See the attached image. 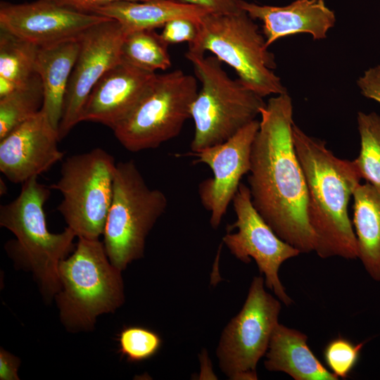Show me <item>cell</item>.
<instances>
[{"mask_svg": "<svg viewBox=\"0 0 380 380\" xmlns=\"http://www.w3.org/2000/svg\"><path fill=\"white\" fill-rule=\"evenodd\" d=\"M109 19L73 10L52 0L0 4V29L39 47L78 38L92 26Z\"/></svg>", "mask_w": 380, "mask_h": 380, "instance_id": "obj_14", "label": "cell"}, {"mask_svg": "<svg viewBox=\"0 0 380 380\" xmlns=\"http://www.w3.org/2000/svg\"><path fill=\"white\" fill-rule=\"evenodd\" d=\"M260 127L254 120L223 143L202 150L190 152L195 163L210 167L213 176L198 186L203 206L210 212V223L217 228L236 193L241 179L248 174L251 146Z\"/></svg>", "mask_w": 380, "mask_h": 380, "instance_id": "obj_13", "label": "cell"}, {"mask_svg": "<svg viewBox=\"0 0 380 380\" xmlns=\"http://www.w3.org/2000/svg\"><path fill=\"white\" fill-rule=\"evenodd\" d=\"M198 92L197 80L181 70L156 74L130 113L113 129L129 151L155 148L177 137Z\"/></svg>", "mask_w": 380, "mask_h": 380, "instance_id": "obj_8", "label": "cell"}, {"mask_svg": "<svg viewBox=\"0 0 380 380\" xmlns=\"http://www.w3.org/2000/svg\"><path fill=\"white\" fill-rule=\"evenodd\" d=\"M251 152V201L276 234L300 253L315 251L308 218V189L292 137L293 103L288 93L270 98L260 110Z\"/></svg>", "mask_w": 380, "mask_h": 380, "instance_id": "obj_1", "label": "cell"}, {"mask_svg": "<svg viewBox=\"0 0 380 380\" xmlns=\"http://www.w3.org/2000/svg\"><path fill=\"white\" fill-rule=\"evenodd\" d=\"M56 3L73 10L87 13H93L94 11L106 5L117 1H147L153 0H52Z\"/></svg>", "mask_w": 380, "mask_h": 380, "instance_id": "obj_30", "label": "cell"}, {"mask_svg": "<svg viewBox=\"0 0 380 380\" xmlns=\"http://www.w3.org/2000/svg\"><path fill=\"white\" fill-rule=\"evenodd\" d=\"M50 194L49 186L34 177L23 183L13 201L0 208L1 227L16 237L8 253L32 273L47 300L59 290L58 266L72 251L77 236L68 227L58 234L49 231L44 206Z\"/></svg>", "mask_w": 380, "mask_h": 380, "instance_id": "obj_4", "label": "cell"}, {"mask_svg": "<svg viewBox=\"0 0 380 380\" xmlns=\"http://www.w3.org/2000/svg\"><path fill=\"white\" fill-rule=\"evenodd\" d=\"M1 184L2 186H3V187H4V186H5V184H4V182H3V184H2V181H1ZM1 190H2V189H1ZM2 191H3V194H4L5 193V191H4V189H3V190H2V191H1V194H2Z\"/></svg>", "mask_w": 380, "mask_h": 380, "instance_id": "obj_33", "label": "cell"}, {"mask_svg": "<svg viewBox=\"0 0 380 380\" xmlns=\"http://www.w3.org/2000/svg\"><path fill=\"white\" fill-rule=\"evenodd\" d=\"M209 13L213 12L182 0H153L117 1L96 9L93 13L117 20L126 32L129 33L155 30L179 18L198 22Z\"/></svg>", "mask_w": 380, "mask_h": 380, "instance_id": "obj_20", "label": "cell"}, {"mask_svg": "<svg viewBox=\"0 0 380 380\" xmlns=\"http://www.w3.org/2000/svg\"><path fill=\"white\" fill-rule=\"evenodd\" d=\"M122 271L110 261L103 243L78 238L70 256L58 266L55 296L61 322L70 332L91 331L97 317L124 303Z\"/></svg>", "mask_w": 380, "mask_h": 380, "instance_id": "obj_3", "label": "cell"}, {"mask_svg": "<svg viewBox=\"0 0 380 380\" xmlns=\"http://www.w3.org/2000/svg\"><path fill=\"white\" fill-rule=\"evenodd\" d=\"M264 284L262 276L253 277L241 310L222 331L217 357L230 379H258L257 365L279 323L281 301L267 293Z\"/></svg>", "mask_w": 380, "mask_h": 380, "instance_id": "obj_10", "label": "cell"}, {"mask_svg": "<svg viewBox=\"0 0 380 380\" xmlns=\"http://www.w3.org/2000/svg\"><path fill=\"white\" fill-rule=\"evenodd\" d=\"M361 94L380 103V65L365 70L357 80Z\"/></svg>", "mask_w": 380, "mask_h": 380, "instance_id": "obj_29", "label": "cell"}, {"mask_svg": "<svg viewBox=\"0 0 380 380\" xmlns=\"http://www.w3.org/2000/svg\"><path fill=\"white\" fill-rule=\"evenodd\" d=\"M127 34L117 20L109 19L80 35V50L68 82L58 129L60 140L80 122L84 106L95 84L122 60V46Z\"/></svg>", "mask_w": 380, "mask_h": 380, "instance_id": "obj_12", "label": "cell"}, {"mask_svg": "<svg viewBox=\"0 0 380 380\" xmlns=\"http://www.w3.org/2000/svg\"><path fill=\"white\" fill-rule=\"evenodd\" d=\"M292 137L307 185L314 251L323 259H357V242L348 203L362 177L354 160L336 157L324 141L309 136L295 124Z\"/></svg>", "mask_w": 380, "mask_h": 380, "instance_id": "obj_2", "label": "cell"}, {"mask_svg": "<svg viewBox=\"0 0 380 380\" xmlns=\"http://www.w3.org/2000/svg\"><path fill=\"white\" fill-rule=\"evenodd\" d=\"M366 342L355 343L342 336L326 345L323 356L329 370L339 379L347 378L356 366Z\"/></svg>", "mask_w": 380, "mask_h": 380, "instance_id": "obj_27", "label": "cell"}, {"mask_svg": "<svg viewBox=\"0 0 380 380\" xmlns=\"http://www.w3.org/2000/svg\"><path fill=\"white\" fill-rule=\"evenodd\" d=\"M357 122L360 149L354 162L362 179L380 188V115L359 111Z\"/></svg>", "mask_w": 380, "mask_h": 380, "instance_id": "obj_25", "label": "cell"}, {"mask_svg": "<svg viewBox=\"0 0 380 380\" xmlns=\"http://www.w3.org/2000/svg\"><path fill=\"white\" fill-rule=\"evenodd\" d=\"M167 206L165 194L148 187L134 160L116 164L103 246L121 271L144 257L146 239Z\"/></svg>", "mask_w": 380, "mask_h": 380, "instance_id": "obj_7", "label": "cell"}, {"mask_svg": "<svg viewBox=\"0 0 380 380\" xmlns=\"http://www.w3.org/2000/svg\"><path fill=\"white\" fill-rule=\"evenodd\" d=\"M116 164L113 156L100 148L73 155L63 163L58 182L49 186L61 193L58 210L78 238L99 239L103 235Z\"/></svg>", "mask_w": 380, "mask_h": 380, "instance_id": "obj_9", "label": "cell"}, {"mask_svg": "<svg viewBox=\"0 0 380 380\" xmlns=\"http://www.w3.org/2000/svg\"><path fill=\"white\" fill-rule=\"evenodd\" d=\"M79 50L80 37L39 49L36 70L44 91L41 110L57 132L68 82Z\"/></svg>", "mask_w": 380, "mask_h": 380, "instance_id": "obj_19", "label": "cell"}, {"mask_svg": "<svg viewBox=\"0 0 380 380\" xmlns=\"http://www.w3.org/2000/svg\"><path fill=\"white\" fill-rule=\"evenodd\" d=\"M203 7L213 13H232L241 10L239 0H182Z\"/></svg>", "mask_w": 380, "mask_h": 380, "instance_id": "obj_31", "label": "cell"}, {"mask_svg": "<svg viewBox=\"0 0 380 380\" xmlns=\"http://www.w3.org/2000/svg\"><path fill=\"white\" fill-rule=\"evenodd\" d=\"M239 5L251 18L262 23L268 47L281 38L298 33L310 34L315 40L324 39L336 23L335 13L324 0H295L282 6L239 0Z\"/></svg>", "mask_w": 380, "mask_h": 380, "instance_id": "obj_17", "label": "cell"}, {"mask_svg": "<svg viewBox=\"0 0 380 380\" xmlns=\"http://www.w3.org/2000/svg\"><path fill=\"white\" fill-rule=\"evenodd\" d=\"M264 365L270 372H280L295 380H338L312 353L308 336L279 323L270 338Z\"/></svg>", "mask_w": 380, "mask_h": 380, "instance_id": "obj_18", "label": "cell"}, {"mask_svg": "<svg viewBox=\"0 0 380 380\" xmlns=\"http://www.w3.org/2000/svg\"><path fill=\"white\" fill-rule=\"evenodd\" d=\"M353 196L357 258L368 275L380 281V188L360 184Z\"/></svg>", "mask_w": 380, "mask_h": 380, "instance_id": "obj_21", "label": "cell"}, {"mask_svg": "<svg viewBox=\"0 0 380 380\" xmlns=\"http://www.w3.org/2000/svg\"><path fill=\"white\" fill-rule=\"evenodd\" d=\"M198 32V22L189 18H179L167 22L163 27L160 35L168 44L193 43Z\"/></svg>", "mask_w": 380, "mask_h": 380, "instance_id": "obj_28", "label": "cell"}, {"mask_svg": "<svg viewBox=\"0 0 380 380\" xmlns=\"http://www.w3.org/2000/svg\"><path fill=\"white\" fill-rule=\"evenodd\" d=\"M20 360L4 348L0 349V379L19 380L18 374Z\"/></svg>", "mask_w": 380, "mask_h": 380, "instance_id": "obj_32", "label": "cell"}, {"mask_svg": "<svg viewBox=\"0 0 380 380\" xmlns=\"http://www.w3.org/2000/svg\"><path fill=\"white\" fill-rule=\"evenodd\" d=\"M43 103L44 91L38 74L0 97V139L40 111Z\"/></svg>", "mask_w": 380, "mask_h": 380, "instance_id": "obj_24", "label": "cell"}, {"mask_svg": "<svg viewBox=\"0 0 380 380\" xmlns=\"http://www.w3.org/2000/svg\"><path fill=\"white\" fill-rule=\"evenodd\" d=\"M119 352L132 362L148 360L160 350L162 340L155 331L139 326L124 327L118 334Z\"/></svg>", "mask_w": 380, "mask_h": 380, "instance_id": "obj_26", "label": "cell"}, {"mask_svg": "<svg viewBox=\"0 0 380 380\" xmlns=\"http://www.w3.org/2000/svg\"><path fill=\"white\" fill-rule=\"evenodd\" d=\"M168 45L155 30L134 31L123 41L122 59L148 72L165 70L172 65Z\"/></svg>", "mask_w": 380, "mask_h": 380, "instance_id": "obj_23", "label": "cell"}, {"mask_svg": "<svg viewBox=\"0 0 380 380\" xmlns=\"http://www.w3.org/2000/svg\"><path fill=\"white\" fill-rule=\"evenodd\" d=\"M56 129L41 110L0 139V170L13 183L27 180L47 171L61 160Z\"/></svg>", "mask_w": 380, "mask_h": 380, "instance_id": "obj_15", "label": "cell"}, {"mask_svg": "<svg viewBox=\"0 0 380 380\" xmlns=\"http://www.w3.org/2000/svg\"><path fill=\"white\" fill-rule=\"evenodd\" d=\"M232 204L236 220L227 227L222 241L238 260L249 263L253 259L265 284L284 305L293 303L279 277L284 262L300 252L279 238L253 206L249 188L241 182Z\"/></svg>", "mask_w": 380, "mask_h": 380, "instance_id": "obj_11", "label": "cell"}, {"mask_svg": "<svg viewBox=\"0 0 380 380\" xmlns=\"http://www.w3.org/2000/svg\"><path fill=\"white\" fill-rule=\"evenodd\" d=\"M39 49L0 29V97L20 87L37 74Z\"/></svg>", "mask_w": 380, "mask_h": 380, "instance_id": "obj_22", "label": "cell"}, {"mask_svg": "<svg viewBox=\"0 0 380 380\" xmlns=\"http://www.w3.org/2000/svg\"><path fill=\"white\" fill-rule=\"evenodd\" d=\"M198 32L188 50L210 52L232 67L238 79L262 97L287 93L274 72L277 65L258 25L243 9L232 13H209L198 22Z\"/></svg>", "mask_w": 380, "mask_h": 380, "instance_id": "obj_6", "label": "cell"}, {"mask_svg": "<svg viewBox=\"0 0 380 380\" xmlns=\"http://www.w3.org/2000/svg\"><path fill=\"white\" fill-rule=\"evenodd\" d=\"M156 75L122 59L91 89L80 122L101 123L113 129L137 106Z\"/></svg>", "mask_w": 380, "mask_h": 380, "instance_id": "obj_16", "label": "cell"}, {"mask_svg": "<svg viewBox=\"0 0 380 380\" xmlns=\"http://www.w3.org/2000/svg\"><path fill=\"white\" fill-rule=\"evenodd\" d=\"M185 56L201 83L191 108V151L196 152L231 138L256 120L266 103L239 79L231 78L215 56L188 50Z\"/></svg>", "mask_w": 380, "mask_h": 380, "instance_id": "obj_5", "label": "cell"}]
</instances>
